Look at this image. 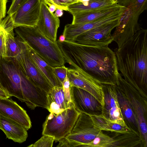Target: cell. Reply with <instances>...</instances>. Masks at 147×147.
<instances>
[{
	"mask_svg": "<svg viewBox=\"0 0 147 147\" xmlns=\"http://www.w3.org/2000/svg\"><path fill=\"white\" fill-rule=\"evenodd\" d=\"M28 0H12L7 13L11 16L15 13L19 7Z\"/></svg>",
	"mask_w": 147,
	"mask_h": 147,
	"instance_id": "obj_31",
	"label": "cell"
},
{
	"mask_svg": "<svg viewBox=\"0 0 147 147\" xmlns=\"http://www.w3.org/2000/svg\"><path fill=\"white\" fill-rule=\"evenodd\" d=\"M0 87L1 88H2V86H1V78H0Z\"/></svg>",
	"mask_w": 147,
	"mask_h": 147,
	"instance_id": "obj_38",
	"label": "cell"
},
{
	"mask_svg": "<svg viewBox=\"0 0 147 147\" xmlns=\"http://www.w3.org/2000/svg\"><path fill=\"white\" fill-rule=\"evenodd\" d=\"M48 110L55 115H57L69 107L73 103L64 92L62 86L53 87L48 93Z\"/></svg>",
	"mask_w": 147,
	"mask_h": 147,
	"instance_id": "obj_18",
	"label": "cell"
},
{
	"mask_svg": "<svg viewBox=\"0 0 147 147\" xmlns=\"http://www.w3.org/2000/svg\"><path fill=\"white\" fill-rule=\"evenodd\" d=\"M115 86L118 102L125 123L131 131L139 136L138 120L133 109L127 100Z\"/></svg>",
	"mask_w": 147,
	"mask_h": 147,
	"instance_id": "obj_21",
	"label": "cell"
},
{
	"mask_svg": "<svg viewBox=\"0 0 147 147\" xmlns=\"http://www.w3.org/2000/svg\"><path fill=\"white\" fill-rule=\"evenodd\" d=\"M65 63L102 84L115 85L119 74L115 54L108 46H89L57 41Z\"/></svg>",
	"mask_w": 147,
	"mask_h": 147,
	"instance_id": "obj_1",
	"label": "cell"
},
{
	"mask_svg": "<svg viewBox=\"0 0 147 147\" xmlns=\"http://www.w3.org/2000/svg\"><path fill=\"white\" fill-rule=\"evenodd\" d=\"M103 86L104 102L101 114L112 122L127 126L119 104L115 85L103 84Z\"/></svg>",
	"mask_w": 147,
	"mask_h": 147,
	"instance_id": "obj_12",
	"label": "cell"
},
{
	"mask_svg": "<svg viewBox=\"0 0 147 147\" xmlns=\"http://www.w3.org/2000/svg\"><path fill=\"white\" fill-rule=\"evenodd\" d=\"M2 65L3 71L8 80V83L2 84V88L10 97L17 98L31 109L32 94L36 86L15 66L5 63Z\"/></svg>",
	"mask_w": 147,
	"mask_h": 147,
	"instance_id": "obj_5",
	"label": "cell"
},
{
	"mask_svg": "<svg viewBox=\"0 0 147 147\" xmlns=\"http://www.w3.org/2000/svg\"><path fill=\"white\" fill-rule=\"evenodd\" d=\"M48 5L55 6L56 8L67 11L68 7L70 5L78 1V0H42Z\"/></svg>",
	"mask_w": 147,
	"mask_h": 147,
	"instance_id": "obj_27",
	"label": "cell"
},
{
	"mask_svg": "<svg viewBox=\"0 0 147 147\" xmlns=\"http://www.w3.org/2000/svg\"><path fill=\"white\" fill-rule=\"evenodd\" d=\"M113 139L111 147H140V136L131 130L124 133L112 132Z\"/></svg>",
	"mask_w": 147,
	"mask_h": 147,
	"instance_id": "obj_24",
	"label": "cell"
},
{
	"mask_svg": "<svg viewBox=\"0 0 147 147\" xmlns=\"http://www.w3.org/2000/svg\"><path fill=\"white\" fill-rule=\"evenodd\" d=\"M115 3H117L118 0H112Z\"/></svg>",
	"mask_w": 147,
	"mask_h": 147,
	"instance_id": "obj_37",
	"label": "cell"
},
{
	"mask_svg": "<svg viewBox=\"0 0 147 147\" xmlns=\"http://www.w3.org/2000/svg\"><path fill=\"white\" fill-rule=\"evenodd\" d=\"M124 7L115 3L112 5L88 12H79L72 15L73 19L71 24H82L98 20L119 13Z\"/></svg>",
	"mask_w": 147,
	"mask_h": 147,
	"instance_id": "obj_17",
	"label": "cell"
},
{
	"mask_svg": "<svg viewBox=\"0 0 147 147\" xmlns=\"http://www.w3.org/2000/svg\"><path fill=\"white\" fill-rule=\"evenodd\" d=\"M58 17L51 12L48 5L41 0L39 15L36 27L47 38L53 42L56 40L57 30L59 26Z\"/></svg>",
	"mask_w": 147,
	"mask_h": 147,
	"instance_id": "obj_14",
	"label": "cell"
},
{
	"mask_svg": "<svg viewBox=\"0 0 147 147\" xmlns=\"http://www.w3.org/2000/svg\"><path fill=\"white\" fill-rule=\"evenodd\" d=\"M14 28H12L9 29L6 33L7 55L8 58L13 59L21 69L23 66L26 46L22 40H19L15 37Z\"/></svg>",
	"mask_w": 147,
	"mask_h": 147,
	"instance_id": "obj_19",
	"label": "cell"
},
{
	"mask_svg": "<svg viewBox=\"0 0 147 147\" xmlns=\"http://www.w3.org/2000/svg\"><path fill=\"white\" fill-rule=\"evenodd\" d=\"M67 76L71 86L80 88L88 92L96 98L102 108L104 102L103 84L78 69H68Z\"/></svg>",
	"mask_w": 147,
	"mask_h": 147,
	"instance_id": "obj_8",
	"label": "cell"
},
{
	"mask_svg": "<svg viewBox=\"0 0 147 147\" xmlns=\"http://www.w3.org/2000/svg\"><path fill=\"white\" fill-rule=\"evenodd\" d=\"M114 50L118 70L124 79L147 93V29L141 28L119 50Z\"/></svg>",
	"mask_w": 147,
	"mask_h": 147,
	"instance_id": "obj_2",
	"label": "cell"
},
{
	"mask_svg": "<svg viewBox=\"0 0 147 147\" xmlns=\"http://www.w3.org/2000/svg\"><path fill=\"white\" fill-rule=\"evenodd\" d=\"M55 141L54 137L47 135H43L34 143L28 146V147H52Z\"/></svg>",
	"mask_w": 147,
	"mask_h": 147,
	"instance_id": "obj_28",
	"label": "cell"
},
{
	"mask_svg": "<svg viewBox=\"0 0 147 147\" xmlns=\"http://www.w3.org/2000/svg\"><path fill=\"white\" fill-rule=\"evenodd\" d=\"M48 7L50 11L52 13L54 12L56 9V7L53 5H49L48 6Z\"/></svg>",
	"mask_w": 147,
	"mask_h": 147,
	"instance_id": "obj_35",
	"label": "cell"
},
{
	"mask_svg": "<svg viewBox=\"0 0 147 147\" xmlns=\"http://www.w3.org/2000/svg\"><path fill=\"white\" fill-rule=\"evenodd\" d=\"M15 28L21 39L50 65L56 67L64 65L65 60L57 41L53 42L47 38L36 26Z\"/></svg>",
	"mask_w": 147,
	"mask_h": 147,
	"instance_id": "obj_3",
	"label": "cell"
},
{
	"mask_svg": "<svg viewBox=\"0 0 147 147\" xmlns=\"http://www.w3.org/2000/svg\"><path fill=\"white\" fill-rule=\"evenodd\" d=\"M0 115L17 122L27 130L32 127L30 119L26 111L9 98L0 97Z\"/></svg>",
	"mask_w": 147,
	"mask_h": 147,
	"instance_id": "obj_15",
	"label": "cell"
},
{
	"mask_svg": "<svg viewBox=\"0 0 147 147\" xmlns=\"http://www.w3.org/2000/svg\"><path fill=\"white\" fill-rule=\"evenodd\" d=\"M89 115L94 126L98 130L121 133L131 130L127 126H122L110 121L102 114Z\"/></svg>",
	"mask_w": 147,
	"mask_h": 147,
	"instance_id": "obj_25",
	"label": "cell"
},
{
	"mask_svg": "<svg viewBox=\"0 0 147 147\" xmlns=\"http://www.w3.org/2000/svg\"><path fill=\"white\" fill-rule=\"evenodd\" d=\"M41 0H28L10 16L14 28L20 26H35L38 18Z\"/></svg>",
	"mask_w": 147,
	"mask_h": 147,
	"instance_id": "obj_13",
	"label": "cell"
},
{
	"mask_svg": "<svg viewBox=\"0 0 147 147\" xmlns=\"http://www.w3.org/2000/svg\"><path fill=\"white\" fill-rule=\"evenodd\" d=\"M70 94L72 102L78 111L89 115L101 114V105L88 92L80 88L71 86Z\"/></svg>",
	"mask_w": 147,
	"mask_h": 147,
	"instance_id": "obj_11",
	"label": "cell"
},
{
	"mask_svg": "<svg viewBox=\"0 0 147 147\" xmlns=\"http://www.w3.org/2000/svg\"><path fill=\"white\" fill-rule=\"evenodd\" d=\"M112 0H89L83 3L77 2L69 5L67 11L71 14L79 12H88L112 5Z\"/></svg>",
	"mask_w": 147,
	"mask_h": 147,
	"instance_id": "obj_23",
	"label": "cell"
},
{
	"mask_svg": "<svg viewBox=\"0 0 147 147\" xmlns=\"http://www.w3.org/2000/svg\"><path fill=\"white\" fill-rule=\"evenodd\" d=\"M80 113L73 104L58 114L50 113L43 124L42 134L52 136L57 142L70 133Z\"/></svg>",
	"mask_w": 147,
	"mask_h": 147,
	"instance_id": "obj_7",
	"label": "cell"
},
{
	"mask_svg": "<svg viewBox=\"0 0 147 147\" xmlns=\"http://www.w3.org/2000/svg\"><path fill=\"white\" fill-rule=\"evenodd\" d=\"M113 139L111 136L104 134L101 130L91 142L80 145L83 147H111Z\"/></svg>",
	"mask_w": 147,
	"mask_h": 147,
	"instance_id": "obj_26",
	"label": "cell"
},
{
	"mask_svg": "<svg viewBox=\"0 0 147 147\" xmlns=\"http://www.w3.org/2000/svg\"><path fill=\"white\" fill-rule=\"evenodd\" d=\"M25 44L26 50L21 71L34 85L49 93L53 87L40 73L31 59Z\"/></svg>",
	"mask_w": 147,
	"mask_h": 147,
	"instance_id": "obj_16",
	"label": "cell"
},
{
	"mask_svg": "<svg viewBox=\"0 0 147 147\" xmlns=\"http://www.w3.org/2000/svg\"><path fill=\"white\" fill-rule=\"evenodd\" d=\"M100 131L95 127L89 115L80 113L71 132L65 137L81 145L91 142Z\"/></svg>",
	"mask_w": 147,
	"mask_h": 147,
	"instance_id": "obj_10",
	"label": "cell"
},
{
	"mask_svg": "<svg viewBox=\"0 0 147 147\" xmlns=\"http://www.w3.org/2000/svg\"><path fill=\"white\" fill-rule=\"evenodd\" d=\"M57 17H59L62 16L63 14V10L58 8H56L55 13L54 14Z\"/></svg>",
	"mask_w": 147,
	"mask_h": 147,
	"instance_id": "obj_34",
	"label": "cell"
},
{
	"mask_svg": "<svg viewBox=\"0 0 147 147\" xmlns=\"http://www.w3.org/2000/svg\"><path fill=\"white\" fill-rule=\"evenodd\" d=\"M7 0H0V25L6 13V5Z\"/></svg>",
	"mask_w": 147,
	"mask_h": 147,
	"instance_id": "obj_32",
	"label": "cell"
},
{
	"mask_svg": "<svg viewBox=\"0 0 147 147\" xmlns=\"http://www.w3.org/2000/svg\"><path fill=\"white\" fill-rule=\"evenodd\" d=\"M119 19L87 31L72 42L89 46H108L113 41L111 32L117 25Z\"/></svg>",
	"mask_w": 147,
	"mask_h": 147,
	"instance_id": "obj_9",
	"label": "cell"
},
{
	"mask_svg": "<svg viewBox=\"0 0 147 147\" xmlns=\"http://www.w3.org/2000/svg\"><path fill=\"white\" fill-rule=\"evenodd\" d=\"M11 97L2 88L0 87V97L3 98H9Z\"/></svg>",
	"mask_w": 147,
	"mask_h": 147,
	"instance_id": "obj_33",
	"label": "cell"
},
{
	"mask_svg": "<svg viewBox=\"0 0 147 147\" xmlns=\"http://www.w3.org/2000/svg\"><path fill=\"white\" fill-rule=\"evenodd\" d=\"M144 10V8L138 4L124 7L118 24L112 34L113 41L117 44L118 50L140 29L138 19Z\"/></svg>",
	"mask_w": 147,
	"mask_h": 147,
	"instance_id": "obj_6",
	"label": "cell"
},
{
	"mask_svg": "<svg viewBox=\"0 0 147 147\" xmlns=\"http://www.w3.org/2000/svg\"><path fill=\"white\" fill-rule=\"evenodd\" d=\"M115 85L131 105L138 120L140 139L146 142L147 93L126 81L120 73L118 75V82Z\"/></svg>",
	"mask_w": 147,
	"mask_h": 147,
	"instance_id": "obj_4",
	"label": "cell"
},
{
	"mask_svg": "<svg viewBox=\"0 0 147 147\" xmlns=\"http://www.w3.org/2000/svg\"><path fill=\"white\" fill-rule=\"evenodd\" d=\"M0 129L7 138L19 143L24 142L28 136L27 130L17 122L0 115Z\"/></svg>",
	"mask_w": 147,
	"mask_h": 147,
	"instance_id": "obj_20",
	"label": "cell"
},
{
	"mask_svg": "<svg viewBox=\"0 0 147 147\" xmlns=\"http://www.w3.org/2000/svg\"><path fill=\"white\" fill-rule=\"evenodd\" d=\"M23 41L26 45L28 52L31 59L51 86L53 87L62 86V84L54 73L53 67L41 58L25 42Z\"/></svg>",
	"mask_w": 147,
	"mask_h": 147,
	"instance_id": "obj_22",
	"label": "cell"
},
{
	"mask_svg": "<svg viewBox=\"0 0 147 147\" xmlns=\"http://www.w3.org/2000/svg\"><path fill=\"white\" fill-rule=\"evenodd\" d=\"M68 69L64 65L60 66L53 67L54 73L62 84L67 75Z\"/></svg>",
	"mask_w": 147,
	"mask_h": 147,
	"instance_id": "obj_29",
	"label": "cell"
},
{
	"mask_svg": "<svg viewBox=\"0 0 147 147\" xmlns=\"http://www.w3.org/2000/svg\"><path fill=\"white\" fill-rule=\"evenodd\" d=\"M58 40L60 42L65 41V36L63 34L61 35L59 37V39Z\"/></svg>",
	"mask_w": 147,
	"mask_h": 147,
	"instance_id": "obj_36",
	"label": "cell"
},
{
	"mask_svg": "<svg viewBox=\"0 0 147 147\" xmlns=\"http://www.w3.org/2000/svg\"><path fill=\"white\" fill-rule=\"evenodd\" d=\"M57 142L59 143L57 147H78L81 144L76 141L70 140L66 137L59 140Z\"/></svg>",
	"mask_w": 147,
	"mask_h": 147,
	"instance_id": "obj_30",
	"label": "cell"
}]
</instances>
